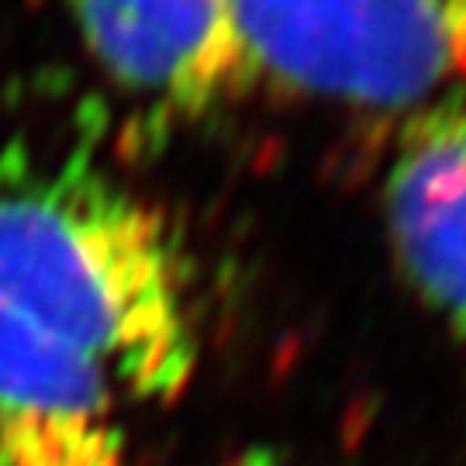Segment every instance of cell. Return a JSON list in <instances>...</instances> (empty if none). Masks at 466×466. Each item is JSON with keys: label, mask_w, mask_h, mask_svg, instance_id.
I'll return each mask as SVG.
<instances>
[{"label": "cell", "mask_w": 466, "mask_h": 466, "mask_svg": "<svg viewBox=\"0 0 466 466\" xmlns=\"http://www.w3.org/2000/svg\"><path fill=\"white\" fill-rule=\"evenodd\" d=\"M0 304L125 400H177L198 373L194 280L177 235L86 152H0Z\"/></svg>", "instance_id": "cell-1"}, {"label": "cell", "mask_w": 466, "mask_h": 466, "mask_svg": "<svg viewBox=\"0 0 466 466\" xmlns=\"http://www.w3.org/2000/svg\"><path fill=\"white\" fill-rule=\"evenodd\" d=\"M259 76L373 111L466 86V0H235Z\"/></svg>", "instance_id": "cell-2"}, {"label": "cell", "mask_w": 466, "mask_h": 466, "mask_svg": "<svg viewBox=\"0 0 466 466\" xmlns=\"http://www.w3.org/2000/svg\"><path fill=\"white\" fill-rule=\"evenodd\" d=\"M104 76L152 117L198 121L259 76L235 0H66Z\"/></svg>", "instance_id": "cell-3"}, {"label": "cell", "mask_w": 466, "mask_h": 466, "mask_svg": "<svg viewBox=\"0 0 466 466\" xmlns=\"http://www.w3.org/2000/svg\"><path fill=\"white\" fill-rule=\"evenodd\" d=\"M380 204L404 280L466 367V86L404 117Z\"/></svg>", "instance_id": "cell-4"}, {"label": "cell", "mask_w": 466, "mask_h": 466, "mask_svg": "<svg viewBox=\"0 0 466 466\" xmlns=\"http://www.w3.org/2000/svg\"><path fill=\"white\" fill-rule=\"evenodd\" d=\"M115 404L86 360L0 304V415L115 418Z\"/></svg>", "instance_id": "cell-5"}, {"label": "cell", "mask_w": 466, "mask_h": 466, "mask_svg": "<svg viewBox=\"0 0 466 466\" xmlns=\"http://www.w3.org/2000/svg\"><path fill=\"white\" fill-rule=\"evenodd\" d=\"M0 466H125L115 418L0 415Z\"/></svg>", "instance_id": "cell-6"}, {"label": "cell", "mask_w": 466, "mask_h": 466, "mask_svg": "<svg viewBox=\"0 0 466 466\" xmlns=\"http://www.w3.org/2000/svg\"><path fill=\"white\" fill-rule=\"evenodd\" d=\"M225 466H287L280 456H273V452H263V450H252V452H242L238 460H228Z\"/></svg>", "instance_id": "cell-7"}]
</instances>
